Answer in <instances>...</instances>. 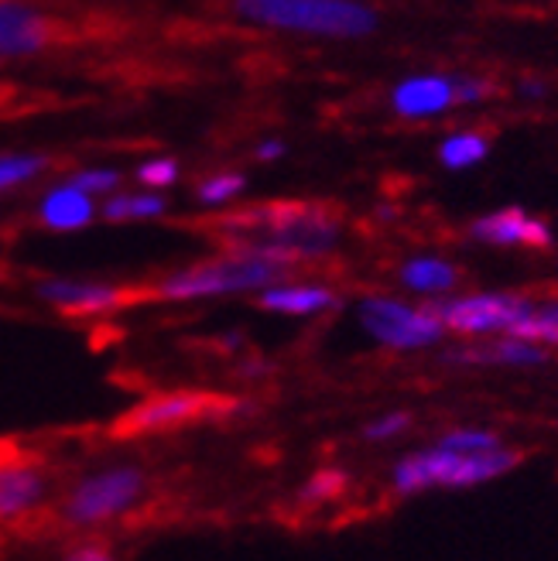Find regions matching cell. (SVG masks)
I'll return each instance as SVG.
<instances>
[{"label":"cell","instance_id":"obj_23","mask_svg":"<svg viewBox=\"0 0 558 561\" xmlns=\"http://www.w3.org/2000/svg\"><path fill=\"white\" fill-rule=\"evenodd\" d=\"M408 432H411V414L408 411H384V414L371 417L367 425H364V438L374 442V445L398 442Z\"/></svg>","mask_w":558,"mask_h":561},{"label":"cell","instance_id":"obj_24","mask_svg":"<svg viewBox=\"0 0 558 561\" xmlns=\"http://www.w3.org/2000/svg\"><path fill=\"white\" fill-rule=\"evenodd\" d=\"M42 168H45V158L38 154H0V192L35 179Z\"/></svg>","mask_w":558,"mask_h":561},{"label":"cell","instance_id":"obj_12","mask_svg":"<svg viewBox=\"0 0 558 561\" xmlns=\"http://www.w3.org/2000/svg\"><path fill=\"white\" fill-rule=\"evenodd\" d=\"M213 408V398L195 394V390H172V394H158L145 404L130 408L117 432H164V428H179L185 421L203 417Z\"/></svg>","mask_w":558,"mask_h":561},{"label":"cell","instance_id":"obj_10","mask_svg":"<svg viewBox=\"0 0 558 561\" xmlns=\"http://www.w3.org/2000/svg\"><path fill=\"white\" fill-rule=\"evenodd\" d=\"M456 367H504V370H535L551 359L548 346L524 340L517 332L483 335V340H466L463 346H453L442 356Z\"/></svg>","mask_w":558,"mask_h":561},{"label":"cell","instance_id":"obj_31","mask_svg":"<svg viewBox=\"0 0 558 561\" xmlns=\"http://www.w3.org/2000/svg\"><path fill=\"white\" fill-rule=\"evenodd\" d=\"M18 459V448L14 445H0V466L4 462H14Z\"/></svg>","mask_w":558,"mask_h":561},{"label":"cell","instance_id":"obj_11","mask_svg":"<svg viewBox=\"0 0 558 561\" xmlns=\"http://www.w3.org/2000/svg\"><path fill=\"white\" fill-rule=\"evenodd\" d=\"M258 305L274 316L312 319V316L337 312V308L343 305V298L332 285H322V280H288V277H282V280H274V285L258 291Z\"/></svg>","mask_w":558,"mask_h":561},{"label":"cell","instance_id":"obj_17","mask_svg":"<svg viewBox=\"0 0 558 561\" xmlns=\"http://www.w3.org/2000/svg\"><path fill=\"white\" fill-rule=\"evenodd\" d=\"M93 195L90 192H82L79 185L66 182L59 188H52L45 199H42V222L48 230H82V227H90V219H93Z\"/></svg>","mask_w":558,"mask_h":561},{"label":"cell","instance_id":"obj_6","mask_svg":"<svg viewBox=\"0 0 558 561\" xmlns=\"http://www.w3.org/2000/svg\"><path fill=\"white\" fill-rule=\"evenodd\" d=\"M356 322L374 346L390 353H425L449 335L435 305H418L387 291H371L360 298Z\"/></svg>","mask_w":558,"mask_h":561},{"label":"cell","instance_id":"obj_5","mask_svg":"<svg viewBox=\"0 0 558 561\" xmlns=\"http://www.w3.org/2000/svg\"><path fill=\"white\" fill-rule=\"evenodd\" d=\"M497 96V82L480 72H411L387 90V106L398 121L425 124L453 110L487 106Z\"/></svg>","mask_w":558,"mask_h":561},{"label":"cell","instance_id":"obj_26","mask_svg":"<svg viewBox=\"0 0 558 561\" xmlns=\"http://www.w3.org/2000/svg\"><path fill=\"white\" fill-rule=\"evenodd\" d=\"M69 182L79 185L82 192H90V195H106L121 185V175L110 172V168H82V172H76Z\"/></svg>","mask_w":558,"mask_h":561},{"label":"cell","instance_id":"obj_25","mask_svg":"<svg viewBox=\"0 0 558 561\" xmlns=\"http://www.w3.org/2000/svg\"><path fill=\"white\" fill-rule=\"evenodd\" d=\"M137 179H141V185H148V188H169V185L179 182V161L151 158V161H145L141 168H137Z\"/></svg>","mask_w":558,"mask_h":561},{"label":"cell","instance_id":"obj_13","mask_svg":"<svg viewBox=\"0 0 558 561\" xmlns=\"http://www.w3.org/2000/svg\"><path fill=\"white\" fill-rule=\"evenodd\" d=\"M52 42V24L42 11L21 0H0V59L35 55Z\"/></svg>","mask_w":558,"mask_h":561},{"label":"cell","instance_id":"obj_30","mask_svg":"<svg viewBox=\"0 0 558 561\" xmlns=\"http://www.w3.org/2000/svg\"><path fill=\"white\" fill-rule=\"evenodd\" d=\"M374 216H377V222H390V219L398 216V206H387V203H384V206L374 209Z\"/></svg>","mask_w":558,"mask_h":561},{"label":"cell","instance_id":"obj_14","mask_svg":"<svg viewBox=\"0 0 558 561\" xmlns=\"http://www.w3.org/2000/svg\"><path fill=\"white\" fill-rule=\"evenodd\" d=\"M38 295L55 305L59 312L69 316H100V312H114L124 305L127 291L124 288H110V285H93V280H62L52 277L38 285Z\"/></svg>","mask_w":558,"mask_h":561},{"label":"cell","instance_id":"obj_29","mask_svg":"<svg viewBox=\"0 0 558 561\" xmlns=\"http://www.w3.org/2000/svg\"><path fill=\"white\" fill-rule=\"evenodd\" d=\"M72 558H87V561H103V558H110L103 548H93V545H87V548H76L72 551Z\"/></svg>","mask_w":558,"mask_h":561},{"label":"cell","instance_id":"obj_1","mask_svg":"<svg viewBox=\"0 0 558 561\" xmlns=\"http://www.w3.org/2000/svg\"><path fill=\"white\" fill-rule=\"evenodd\" d=\"M234 243H264L285 250L298 264L329 257L343 240L340 216L319 203H267L230 213L216 222Z\"/></svg>","mask_w":558,"mask_h":561},{"label":"cell","instance_id":"obj_2","mask_svg":"<svg viewBox=\"0 0 558 561\" xmlns=\"http://www.w3.org/2000/svg\"><path fill=\"white\" fill-rule=\"evenodd\" d=\"M298 267L285 250L264 243H234L227 254L189 264L158 280L155 295L164 301H200V298H223V295H247L261 291L274 280L288 277Z\"/></svg>","mask_w":558,"mask_h":561},{"label":"cell","instance_id":"obj_21","mask_svg":"<svg viewBox=\"0 0 558 561\" xmlns=\"http://www.w3.org/2000/svg\"><path fill=\"white\" fill-rule=\"evenodd\" d=\"M350 490V476L343 469H319L312 472L305 486L298 490V500L301 503H329V500H340L343 493Z\"/></svg>","mask_w":558,"mask_h":561},{"label":"cell","instance_id":"obj_15","mask_svg":"<svg viewBox=\"0 0 558 561\" xmlns=\"http://www.w3.org/2000/svg\"><path fill=\"white\" fill-rule=\"evenodd\" d=\"M459 264L442 254H411L398 264V285L425 301H439L459 288Z\"/></svg>","mask_w":558,"mask_h":561},{"label":"cell","instance_id":"obj_22","mask_svg":"<svg viewBox=\"0 0 558 561\" xmlns=\"http://www.w3.org/2000/svg\"><path fill=\"white\" fill-rule=\"evenodd\" d=\"M243 188H247V179L240 172H219L200 185V203L203 206H230L240 199Z\"/></svg>","mask_w":558,"mask_h":561},{"label":"cell","instance_id":"obj_4","mask_svg":"<svg viewBox=\"0 0 558 561\" xmlns=\"http://www.w3.org/2000/svg\"><path fill=\"white\" fill-rule=\"evenodd\" d=\"M234 14L267 32L322 42H364L380 27L367 0H234Z\"/></svg>","mask_w":558,"mask_h":561},{"label":"cell","instance_id":"obj_3","mask_svg":"<svg viewBox=\"0 0 558 561\" xmlns=\"http://www.w3.org/2000/svg\"><path fill=\"white\" fill-rule=\"evenodd\" d=\"M517 462L521 453L508 442L480 448V453H463V448L435 438L425 448H411L390 466V490L398 496H418L429 490H472L508 476L517 469Z\"/></svg>","mask_w":558,"mask_h":561},{"label":"cell","instance_id":"obj_9","mask_svg":"<svg viewBox=\"0 0 558 561\" xmlns=\"http://www.w3.org/2000/svg\"><path fill=\"white\" fill-rule=\"evenodd\" d=\"M469 240L497 247V250H551L555 247V230L551 222L527 213L521 206H500L469 222Z\"/></svg>","mask_w":558,"mask_h":561},{"label":"cell","instance_id":"obj_20","mask_svg":"<svg viewBox=\"0 0 558 561\" xmlns=\"http://www.w3.org/2000/svg\"><path fill=\"white\" fill-rule=\"evenodd\" d=\"M164 213V199L161 195H134V192H124V195H114V199H106L103 206V216L114 219V222H130V219H155Z\"/></svg>","mask_w":558,"mask_h":561},{"label":"cell","instance_id":"obj_16","mask_svg":"<svg viewBox=\"0 0 558 561\" xmlns=\"http://www.w3.org/2000/svg\"><path fill=\"white\" fill-rule=\"evenodd\" d=\"M48 493V480L35 466L4 462L0 466V520L35 511Z\"/></svg>","mask_w":558,"mask_h":561},{"label":"cell","instance_id":"obj_28","mask_svg":"<svg viewBox=\"0 0 558 561\" xmlns=\"http://www.w3.org/2000/svg\"><path fill=\"white\" fill-rule=\"evenodd\" d=\"M288 154V145L282 137H267V140H261V145L254 148V158L258 161H264V164H271V161H282Z\"/></svg>","mask_w":558,"mask_h":561},{"label":"cell","instance_id":"obj_18","mask_svg":"<svg viewBox=\"0 0 558 561\" xmlns=\"http://www.w3.org/2000/svg\"><path fill=\"white\" fill-rule=\"evenodd\" d=\"M490 148H493L490 134H483L477 127H459L439 140L435 158L445 172H469V168H477L490 158Z\"/></svg>","mask_w":558,"mask_h":561},{"label":"cell","instance_id":"obj_7","mask_svg":"<svg viewBox=\"0 0 558 561\" xmlns=\"http://www.w3.org/2000/svg\"><path fill=\"white\" fill-rule=\"evenodd\" d=\"M439 316L459 340H483V335L517 332L535 298L524 291H453L435 301Z\"/></svg>","mask_w":558,"mask_h":561},{"label":"cell","instance_id":"obj_27","mask_svg":"<svg viewBox=\"0 0 558 561\" xmlns=\"http://www.w3.org/2000/svg\"><path fill=\"white\" fill-rule=\"evenodd\" d=\"M514 93L521 96V100H527V103H542L545 96H548V82L545 79H538V76H524L517 87H514Z\"/></svg>","mask_w":558,"mask_h":561},{"label":"cell","instance_id":"obj_19","mask_svg":"<svg viewBox=\"0 0 558 561\" xmlns=\"http://www.w3.org/2000/svg\"><path fill=\"white\" fill-rule=\"evenodd\" d=\"M517 335L535 340L542 346H558V298H535V308L521 322Z\"/></svg>","mask_w":558,"mask_h":561},{"label":"cell","instance_id":"obj_8","mask_svg":"<svg viewBox=\"0 0 558 561\" xmlns=\"http://www.w3.org/2000/svg\"><path fill=\"white\" fill-rule=\"evenodd\" d=\"M145 486H148V480L137 466H117V469L96 472L69 493L66 520L87 527V524L121 517L145 496Z\"/></svg>","mask_w":558,"mask_h":561}]
</instances>
